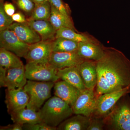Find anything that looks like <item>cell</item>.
I'll list each match as a JSON object with an SVG mask.
<instances>
[{
  "label": "cell",
  "mask_w": 130,
  "mask_h": 130,
  "mask_svg": "<svg viewBox=\"0 0 130 130\" xmlns=\"http://www.w3.org/2000/svg\"><path fill=\"white\" fill-rule=\"evenodd\" d=\"M96 97L125 90L130 91V60L121 51L104 47L101 59L95 61Z\"/></svg>",
  "instance_id": "cell-1"
},
{
  "label": "cell",
  "mask_w": 130,
  "mask_h": 130,
  "mask_svg": "<svg viewBox=\"0 0 130 130\" xmlns=\"http://www.w3.org/2000/svg\"><path fill=\"white\" fill-rule=\"evenodd\" d=\"M39 112L42 122L55 128L73 114L71 106L55 95L49 98Z\"/></svg>",
  "instance_id": "cell-2"
},
{
  "label": "cell",
  "mask_w": 130,
  "mask_h": 130,
  "mask_svg": "<svg viewBox=\"0 0 130 130\" xmlns=\"http://www.w3.org/2000/svg\"><path fill=\"white\" fill-rule=\"evenodd\" d=\"M55 82L28 80L24 89L29 97L26 107L39 111L42 105L51 95Z\"/></svg>",
  "instance_id": "cell-3"
},
{
  "label": "cell",
  "mask_w": 130,
  "mask_h": 130,
  "mask_svg": "<svg viewBox=\"0 0 130 130\" xmlns=\"http://www.w3.org/2000/svg\"><path fill=\"white\" fill-rule=\"evenodd\" d=\"M105 118L112 129L130 130V97L126 96Z\"/></svg>",
  "instance_id": "cell-4"
},
{
  "label": "cell",
  "mask_w": 130,
  "mask_h": 130,
  "mask_svg": "<svg viewBox=\"0 0 130 130\" xmlns=\"http://www.w3.org/2000/svg\"><path fill=\"white\" fill-rule=\"evenodd\" d=\"M26 78L31 81L56 82L60 79L58 69L49 63H27L25 66Z\"/></svg>",
  "instance_id": "cell-5"
},
{
  "label": "cell",
  "mask_w": 130,
  "mask_h": 130,
  "mask_svg": "<svg viewBox=\"0 0 130 130\" xmlns=\"http://www.w3.org/2000/svg\"><path fill=\"white\" fill-rule=\"evenodd\" d=\"M25 66L5 69L0 68V85L8 89L23 88L27 83Z\"/></svg>",
  "instance_id": "cell-6"
},
{
  "label": "cell",
  "mask_w": 130,
  "mask_h": 130,
  "mask_svg": "<svg viewBox=\"0 0 130 130\" xmlns=\"http://www.w3.org/2000/svg\"><path fill=\"white\" fill-rule=\"evenodd\" d=\"M96 99L94 90L86 89L81 91L71 106L73 114L91 117L95 110Z\"/></svg>",
  "instance_id": "cell-7"
},
{
  "label": "cell",
  "mask_w": 130,
  "mask_h": 130,
  "mask_svg": "<svg viewBox=\"0 0 130 130\" xmlns=\"http://www.w3.org/2000/svg\"><path fill=\"white\" fill-rule=\"evenodd\" d=\"M130 93L128 90L103 94L97 97L95 110L93 114L95 117H106L121 97Z\"/></svg>",
  "instance_id": "cell-8"
},
{
  "label": "cell",
  "mask_w": 130,
  "mask_h": 130,
  "mask_svg": "<svg viewBox=\"0 0 130 130\" xmlns=\"http://www.w3.org/2000/svg\"><path fill=\"white\" fill-rule=\"evenodd\" d=\"M30 44L22 42L9 29L0 31V47L13 53L19 57L26 55Z\"/></svg>",
  "instance_id": "cell-9"
},
{
  "label": "cell",
  "mask_w": 130,
  "mask_h": 130,
  "mask_svg": "<svg viewBox=\"0 0 130 130\" xmlns=\"http://www.w3.org/2000/svg\"><path fill=\"white\" fill-rule=\"evenodd\" d=\"M52 41H41L30 44L24 58L27 63H48L52 50Z\"/></svg>",
  "instance_id": "cell-10"
},
{
  "label": "cell",
  "mask_w": 130,
  "mask_h": 130,
  "mask_svg": "<svg viewBox=\"0 0 130 130\" xmlns=\"http://www.w3.org/2000/svg\"><path fill=\"white\" fill-rule=\"evenodd\" d=\"M85 60L79 56L77 51L53 52L49 63L58 69L77 66Z\"/></svg>",
  "instance_id": "cell-11"
},
{
  "label": "cell",
  "mask_w": 130,
  "mask_h": 130,
  "mask_svg": "<svg viewBox=\"0 0 130 130\" xmlns=\"http://www.w3.org/2000/svg\"><path fill=\"white\" fill-rule=\"evenodd\" d=\"M5 93V102L7 111L9 114L27 107L29 97L24 88L19 89L7 88Z\"/></svg>",
  "instance_id": "cell-12"
},
{
  "label": "cell",
  "mask_w": 130,
  "mask_h": 130,
  "mask_svg": "<svg viewBox=\"0 0 130 130\" xmlns=\"http://www.w3.org/2000/svg\"><path fill=\"white\" fill-rule=\"evenodd\" d=\"M78 55L85 60L96 61L104 54V47L94 41L78 43L77 50Z\"/></svg>",
  "instance_id": "cell-13"
},
{
  "label": "cell",
  "mask_w": 130,
  "mask_h": 130,
  "mask_svg": "<svg viewBox=\"0 0 130 130\" xmlns=\"http://www.w3.org/2000/svg\"><path fill=\"white\" fill-rule=\"evenodd\" d=\"M54 87L55 95L62 99L71 106L75 102L81 91L63 80L56 81Z\"/></svg>",
  "instance_id": "cell-14"
},
{
  "label": "cell",
  "mask_w": 130,
  "mask_h": 130,
  "mask_svg": "<svg viewBox=\"0 0 130 130\" xmlns=\"http://www.w3.org/2000/svg\"><path fill=\"white\" fill-rule=\"evenodd\" d=\"M8 29L12 31L20 40L27 44H34L42 41L39 35L27 23H13Z\"/></svg>",
  "instance_id": "cell-15"
},
{
  "label": "cell",
  "mask_w": 130,
  "mask_h": 130,
  "mask_svg": "<svg viewBox=\"0 0 130 130\" xmlns=\"http://www.w3.org/2000/svg\"><path fill=\"white\" fill-rule=\"evenodd\" d=\"M78 67L86 89L94 90L97 82L95 61L85 60Z\"/></svg>",
  "instance_id": "cell-16"
},
{
  "label": "cell",
  "mask_w": 130,
  "mask_h": 130,
  "mask_svg": "<svg viewBox=\"0 0 130 130\" xmlns=\"http://www.w3.org/2000/svg\"><path fill=\"white\" fill-rule=\"evenodd\" d=\"M27 24L40 36L42 41H53L56 30L49 20H28Z\"/></svg>",
  "instance_id": "cell-17"
},
{
  "label": "cell",
  "mask_w": 130,
  "mask_h": 130,
  "mask_svg": "<svg viewBox=\"0 0 130 130\" xmlns=\"http://www.w3.org/2000/svg\"><path fill=\"white\" fill-rule=\"evenodd\" d=\"M10 115L13 123L22 125L42 122L39 111L27 107L13 112Z\"/></svg>",
  "instance_id": "cell-18"
},
{
  "label": "cell",
  "mask_w": 130,
  "mask_h": 130,
  "mask_svg": "<svg viewBox=\"0 0 130 130\" xmlns=\"http://www.w3.org/2000/svg\"><path fill=\"white\" fill-rule=\"evenodd\" d=\"M78 66L58 69V74L60 79L66 81L81 91L86 88L80 75Z\"/></svg>",
  "instance_id": "cell-19"
},
{
  "label": "cell",
  "mask_w": 130,
  "mask_h": 130,
  "mask_svg": "<svg viewBox=\"0 0 130 130\" xmlns=\"http://www.w3.org/2000/svg\"><path fill=\"white\" fill-rule=\"evenodd\" d=\"M90 120V117L76 114L63 121L57 127V130H87Z\"/></svg>",
  "instance_id": "cell-20"
},
{
  "label": "cell",
  "mask_w": 130,
  "mask_h": 130,
  "mask_svg": "<svg viewBox=\"0 0 130 130\" xmlns=\"http://www.w3.org/2000/svg\"><path fill=\"white\" fill-rule=\"evenodd\" d=\"M51 5V14L48 20L55 29L57 30L62 28L67 27L76 30L71 18L65 16Z\"/></svg>",
  "instance_id": "cell-21"
},
{
  "label": "cell",
  "mask_w": 130,
  "mask_h": 130,
  "mask_svg": "<svg viewBox=\"0 0 130 130\" xmlns=\"http://www.w3.org/2000/svg\"><path fill=\"white\" fill-rule=\"evenodd\" d=\"M19 57L11 51L0 48V68L8 69L23 66V64Z\"/></svg>",
  "instance_id": "cell-22"
},
{
  "label": "cell",
  "mask_w": 130,
  "mask_h": 130,
  "mask_svg": "<svg viewBox=\"0 0 130 130\" xmlns=\"http://www.w3.org/2000/svg\"><path fill=\"white\" fill-rule=\"evenodd\" d=\"M51 12V5L48 0L35 4L30 18L28 20H48Z\"/></svg>",
  "instance_id": "cell-23"
},
{
  "label": "cell",
  "mask_w": 130,
  "mask_h": 130,
  "mask_svg": "<svg viewBox=\"0 0 130 130\" xmlns=\"http://www.w3.org/2000/svg\"><path fill=\"white\" fill-rule=\"evenodd\" d=\"M53 52H68L76 51L78 43L62 37L56 38L52 41Z\"/></svg>",
  "instance_id": "cell-24"
},
{
  "label": "cell",
  "mask_w": 130,
  "mask_h": 130,
  "mask_svg": "<svg viewBox=\"0 0 130 130\" xmlns=\"http://www.w3.org/2000/svg\"><path fill=\"white\" fill-rule=\"evenodd\" d=\"M62 37L79 43L93 41L86 35L76 32V31L67 27H64L56 30L55 38Z\"/></svg>",
  "instance_id": "cell-25"
},
{
  "label": "cell",
  "mask_w": 130,
  "mask_h": 130,
  "mask_svg": "<svg viewBox=\"0 0 130 130\" xmlns=\"http://www.w3.org/2000/svg\"><path fill=\"white\" fill-rule=\"evenodd\" d=\"M4 0H1L0 3V31L8 29L13 23L11 17L6 14L3 8Z\"/></svg>",
  "instance_id": "cell-26"
},
{
  "label": "cell",
  "mask_w": 130,
  "mask_h": 130,
  "mask_svg": "<svg viewBox=\"0 0 130 130\" xmlns=\"http://www.w3.org/2000/svg\"><path fill=\"white\" fill-rule=\"evenodd\" d=\"M51 5L65 16L71 18L70 9L68 5L63 2V0H48Z\"/></svg>",
  "instance_id": "cell-27"
},
{
  "label": "cell",
  "mask_w": 130,
  "mask_h": 130,
  "mask_svg": "<svg viewBox=\"0 0 130 130\" xmlns=\"http://www.w3.org/2000/svg\"><path fill=\"white\" fill-rule=\"evenodd\" d=\"M23 130H56L57 128L52 127L44 122L34 124H25L23 125Z\"/></svg>",
  "instance_id": "cell-28"
},
{
  "label": "cell",
  "mask_w": 130,
  "mask_h": 130,
  "mask_svg": "<svg viewBox=\"0 0 130 130\" xmlns=\"http://www.w3.org/2000/svg\"><path fill=\"white\" fill-rule=\"evenodd\" d=\"M18 7L26 13H31L35 7V4L32 0H16Z\"/></svg>",
  "instance_id": "cell-29"
},
{
  "label": "cell",
  "mask_w": 130,
  "mask_h": 130,
  "mask_svg": "<svg viewBox=\"0 0 130 130\" xmlns=\"http://www.w3.org/2000/svg\"><path fill=\"white\" fill-rule=\"evenodd\" d=\"M105 122L104 120L99 117L91 118L90 123L87 130H102L104 129Z\"/></svg>",
  "instance_id": "cell-30"
},
{
  "label": "cell",
  "mask_w": 130,
  "mask_h": 130,
  "mask_svg": "<svg viewBox=\"0 0 130 130\" xmlns=\"http://www.w3.org/2000/svg\"><path fill=\"white\" fill-rule=\"evenodd\" d=\"M3 8L6 14L11 17L15 13L16 11L15 7L13 4L8 2L4 3Z\"/></svg>",
  "instance_id": "cell-31"
},
{
  "label": "cell",
  "mask_w": 130,
  "mask_h": 130,
  "mask_svg": "<svg viewBox=\"0 0 130 130\" xmlns=\"http://www.w3.org/2000/svg\"><path fill=\"white\" fill-rule=\"evenodd\" d=\"M13 22L19 23H27L25 16L21 12L14 13L11 16Z\"/></svg>",
  "instance_id": "cell-32"
},
{
  "label": "cell",
  "mask_w": 130,
  "mask_h": 130,
  "mask_svg": "<svg viewBox=\"0 0 130 130\" xmlns=\"http://www.w3.org/2000/svg\"><path fill=\"white\" fill-rule=\"evenodd\" d=\"M23 125L20 124L14 123L12 124L1 126V130H23Z\"/></svg>",
  "instance_id": "cell-33"
},
{
  "label": "cell",
  "mask_w": 130,
  "mask_h": 130,
  "mask_svg": "<svg viewBox=\"0 0 130 130\" xmlns=\"http://www.w3.org/2000/svg\"><path fill=\"white\" fill-rule=\"evenodd\" d=\"M46 1H47V0H32V1L35 4L41 3L44 2Z\"/></svg>",
  "instance_id": "cell-34"
}]
</instances>
